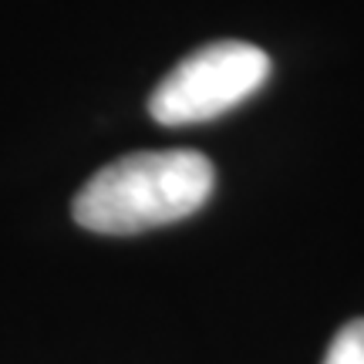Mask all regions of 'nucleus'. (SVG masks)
Listing matches in <instances>:
<instances>
[{"mask_svg":"<svg viewBox=\"0 0 364 364\" xmlns=\"http://www.w3.org/2000/svg\"><path fill=\"white\" fill-rule=\"evenodd\" d=\"M213 186L216 172L203 152H132L95 172L78 189L71 213L91 233H145L193 216L206 206Z\"/></svg>","mask_w":364,"mask_h":364,"instance_id":"nucleus-1","label":"nucleus"},{"mask_svg":"<svg viewBox=\"0 0 364 364\" xmlns=\"http://www.w3.org/2000/svg\"><path fill=\"white\" fill-rule=\"evenodd\" d=\"M270 58L247 41H213L186 54L149 98L159 125H196L220 118L267 85Z\"/></svg>","mask_w":364,"mask_h":364,"instance_id":"nucleus-2","label":"nucleus"},{"mask_svg":"<svg viewBox=\"0 0 364 364\" xmlns=\"http://www.w3.org/2000/svg\"><path fill=\"white\" fill-rule=\"evenodd\" d=\"M324 364H364V317L344 324L324 354Z\"/></svg>","mask_w":364,"mask_h":364,"instance_id":"nucleus-3","label":"nucleus"}]
</instances>
